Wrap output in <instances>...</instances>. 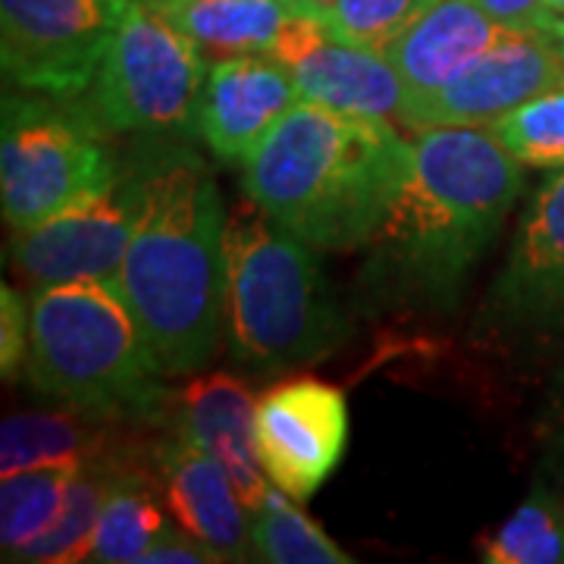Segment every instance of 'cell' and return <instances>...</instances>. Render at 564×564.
Instances as JSON below:
<instances>
[{"instance_id":"1","label":"cell","mask_w":564,"mask_h":564,"mask_svg":"<svg viewBox=\"0 0 564 564\" xmlns=\"http://www.w3.org/2000/svg\"><path fill=\"white\" fill-rule=\"evenodd\" d=\"M132 239L117 292L161 377L198 373L226 329V210L202 158L158 151L126 173Z\"/></svg>"},{"instance_id":"2","label":"cell","mask_w":564,"mask_h":564,"mask_svg":"<svg viewBox=\"0 0 564 564\" xmlns=\"http://www.w3.org/2000/svg\"><path fill=\"white\" fill-rule=\"evenodd\" d=\"M521 188L524 163L489 126L423 129L402 188L367 242V276L399 302L455 304Z\"/></svg>"},{"instance_id":"3","label":"cell","mask_w":564,"mask_h":564,"mask_svg":"<svg viewBox=\"0 0 564 564\" xmlns=\"http://www.w3.org/2000/svg\"><path fill=\"white\" fill-rule=\"evenodd\" d=\"M408 163L411 141L395 126L295 101L242 161V185L314 251H348L373 239Z\"/></svg>"},{"instance_id":"4","label":"cell","mask_w":564,"mask_h":564,"mask_svg":"<svg viewBox=\"0 0 564 564\" xmlns=\"http://www.w3.org/2000/svg\"><path fill=\"white\" fill-rule=\"evenodd\" d=\"M343 314L314 248L245 195L226 214V336L248 370L280 373L329 355Z\"/></svg>"},{"instance_id":"5","label":"cell","mask_w":564,"mask_h":564,"mask_svg":"<svg viewBox=\"0 0 564 564\" xmlns=\"http://www.w3.org/2000/svg\"><path fill=\"white\" fill-rule=\"evenodd\" d=\"M25 377L63 408L110 423L154 421L166 402L113 282H63L32 295Z\"/></svg>"},{"instance_id":"6","label":"cell","mask_w":564,"mask_h":564,"mask_svg":"<svg viewBox=\"0 0 564 564\" xmlns=\"http://www.w3.org/2000/svg\"><path fill=\"white\" fill-rule=\"evenodd\" d=\"M101 135L73 101L7 91L0 122L3 223L25 229L110 192L120 176Z\"/></svg>"},{"instance_id":"7","label":"cell","mask_w":564,"mask_h":564,"mask_svg":"<svg viewBox=\"0 0 564 564\" xmlns=\"http://www.w3.org/2000/svg\"><path fill=\"white\" fill-rule=\"evenodd\" d=\"M204 51L132 0L95 82L76 98L101 132L170 135L195 126L207 63Z\"/></svg>"},{"instance_id":"8","label":"cell","mask_w":564,"mask_h":564,"mask_svg":"<svg viewBox=\"0 0 564 564\" xmlns=\"http://www.w3.org/2000/svg\"><path fill=\"white\" fill-rule=\"evenodd\" d=\"M132 0H0L3 76L22 91L76 101L95 82Z\"/></svg>"},{"instance_id":"9","label":"cell","mask_w":564,"mask_h":564,"mask_svg":"<svg viewBox=\"0 0 564 564\" xmlns=\"http://www.w3.org/2000/svg\"><path fill=\"white\" fill-rule=\"evenodd\" d=\"M564 85V20L555 25H508L502 39L464 66L455 79L408 104L399 126H492L508 110Z\"/></svg>"},{"instance_id":"10","label":"cell","mask_w":564,"mask_h":564,"mask_svg":"<svg viewBox=\"0 0 564 564\" xmlns=\"http://www.w3.org/2000/svg\"><path fill=\"white\" fill-rule=\"evenodd\" d=\"M254 436L270 484L304 502L343 462L348 443L345 392L314 377L270 386L258 395Z\"/></svg>"},{"instance_id":"11","label":"cell","mask_w":564,"mask_h":564,"mask_svg":"<svg viewBox=\"0 0 564 564\" xmlns=\"http://www.w3.org/2000/svg\"><path fill=\"white\" fill-rule=\"evenodd\" d=\"M270 57L289 66L299 101L399 126L404 88L395 66L383 51L343 39L321 17L292 13Z\"/></svg>"},{"instance_id":"12","label":"cell","mask_w":564,"mask_h":564,"mask_svg":"<svg viewBox=\"0 0 564 564\" xmlns=\"http://www.w3.org/2000/svg\"><path fill=\"white\" fill-rule=\"evenodd\" d=\"M132 226V195L120 180L110 192L73 204L51 220L13 229L10 261L35 292L63 282H117Z\"/></svg>"},{"instance_id":"13","label":"cell","mask_w":564,"mask_h":564,"mask_svg":"<svg viewBox=\"0 0 564 564\" xmlns=\"http://www.w3.org/2000/svg\"><path fill=\"white\" fill-rule=\"evenodd\" d=\"M489 311L511 329H564V170L527 204Z\"/></svg>"},{"instance_id":"14","label":"cell","mask_w":564,"mask_h":564,"mask_svg":"<svg viewBox=\"0 0 564 564\" xmlns=\"http://www.w3.org/2000/svg\"><path fill=\"white\" fill-rule=\"evenodd\" d=\"M299 101L289 66L270 54H236L207 66L195 129L226 163H242L251 148Z\"/></svg>"},{"instance_id":"15","label":"cell","mask_w":564,"mask_h":564,"mask_svg":"<svg viewBox=\"0 0 564 564\" xmlns=\"http://www.w3.org/2000/svg\"><path fill=\"white\" fill-rule=\"evenodd\" d=\"M148 455L154 486L182 530L210 545L223 562L254 558L251 514L220 462L180 433L151 445Z\"/></svg>"},{"instance_id":"16","label":"cell","mask_w":564,"mask_h":564,"mask_svg":"<svg viewBox=\"0 0 564 564\" xmlns=\"http://www.w3.org/2000/svg\"><path fill=\"white\" fill-rule=\"evenodd\" d=\"M254 408L258 399L232 373H204L188 380L173 404L176 433L223 464L248 514L261 508L273 486L258 455Z\"/></svg>"},{"instance_id":"17","label":"cell","mask_w":564,"mask_h":564,"mask_svg":"<svg viewBox=\"0 0 564 564\" xmlns=\"http://www.w3.org/2000/svg\"><path fill=\"white\" fill-rule=\"evenodd\" d=\"M505 29L508 25L492 20L477 0H436L383 47L402 79V107L455 79L467 63L502 39Z\"/></svg>"},{"instance_id":"18","label":"cell","mask_w":564,"mask_h":564,"mask_svg":"<svg viewBox=\"0 0 564 564\" xmlns=\"http://www.w3.org/2000/svg\"><path fill=\"white\" fill-rule=\"evenodd\" d=\"M207 54H273L292 17L280 0H139Z\"/></svg>"},{"instance_id":"19","label":"cell","mask_w":564,"mask_h":564,"mask_svg":"<svg viewBox=\"0 0 564 564\" xmlns=\"http://www.w3.org/2000/svg\"><path fill=\"white\" fill-rule=\"evenodd\" d=\"M110 421L79 411H20L0 430V474L63 458H98L110 448Z\"/></svg>"},{"instance_id":"20","label":"cell","mask_w":564,"mask_h":564,"mask_svg":"<svg viewBox=\"0 0 564 564\" xmlns=\"http://www.w3.org/2000/svg\"><path fill=\"white\" fill-rule=\"evenodd\" d=\"M154 477L120 462V470L107 489L98 530L88 549V562L98 564H139L148 545L170 527L166 511L158 502Z\"/></svg>"},{"instance_id":"21","label":"cell","mask_w":564,"mask_h":564,"mask_svg":"<svg viewBox=\"0 0 564 564\" xmlns=\"http://www.w3.org/2000/svg\"><path fill=\"white\" fill-rule=\"evenodd\" d=\"M85 467V458H63V462L35 464L0 480V549L3 562L39 540L47 527L57 521L66 492Z\"/></svg>"},{"instance_id":"22","label":"cell","mask_w":564,"mask_h":564,"mask_svg":"<svg viewBox=\"0 0 564 564\" xmlns=\"http://www.w3.org/2000/svg\"><path fill=\"white\" fill-rule=\"evenodd\" d=\"M122 455L107 452L91 462H85L79 477L73 480L66 502H63L57 521L41 533L39 540L20 549L13 555V562H32V564H73L88 562V549L98 530L104 499L107 489L113 484L117 470H120Z\"/></svg>"},{"instance_id":"23","label":"cell","mask_w":564,"mask_h":564,"mask_svg":"<svg viewBox=\"0 0 564 564\" xmlns=\"http://www.w3.org/2000/svg\"><path fill=\"white\" fill-rule=\"evenodd\" d=\"M480 558L489 564L564 562L562 489L549 480H536L521 508L480 540Z\"/></svg>"},{"instance_id":"24","label":"cell","mask_w":564,"mask_h":564,"mask_svg":"<svg viewBox=\"0 0 564 564\" xmlns=\"http://www.w3.org/2000/svg\"><path fill=\"white\" fill-rule=\"evenodd\" d=\"M251 549L258 562L270 564H351L317 521L304 514L292 496L270 486L258 511H251Z\"/></svg>"},{"instance_id":"25","label":"cell","mask_w":564,"mask_h":564,"mask_svg":"<svg viewBox=\"0 0 564 564\" xmlns=\"http://www.w3.org/2000/svg\"><path fill=\"white\" fill-rule=\"evenodd\" d=\"M489 129L518 163L552 173L564 170V85L508 110Z\"/></svg>"},{"instance_id":"26","label":"cell","mask_w":564,"mask_h":564,"mask_svg":"<svg viewBox=\"0 0 564 564\" xmlns=\"http://www.w3.org/2000/svg\"><path fill=\"white\" fill-rule=\"evenodd\" d=\"M433 3L436 0H336L326 13V25L355 44L383 51Z\"/></svg>"},{"instance_id":"27","label":"cell","mask_w":564,"mask_h":564,"mask_svg":"<svg viewBox=\"0 0 564 564\" xmlns=\"http://www.w3.org/2000/svg\"><path fill=\"white\" fill-rule=\"evenodd\" d=\"M29 355V311L22 304L20 292L10 289V282L0 285V370L3 380H13L20 373Z\"/></svg>"},{"instance_id":"28","label":"cell","mask_w":564,"mask_h":564,"mask_svg":"<svg viewBox=\"0 0 564 564\" xmlns=\"http://www.w3.org/2000/svg\"><path fill=\"white\" fill-rule=\"evenodd\" d=\"M220 555L202 543L198 536H192L182 527H166L154 543L148 545V552L141 555L139 564H217Z\"/></svg>"},{"instance_id":"29","label":"cell","mask_w":564,"mask_h":564,"mask_svg":"<svg viewBox=\"0 0 564 564\" xmlns=\"http://www.w3.org/2000/svg\"><path fill=\"white\" fill-rule=\"evenodd\" d=\"M486 13L502 25H555L562 17H555L545 0H477Z\"/></svg>"},{"instance_id":"30","label":"cell","mask_w":564,"mask_h":564,"mask_svg":"<svg viewBox=\"0 0 564 564\" xmlns=\"http://www.w3.org/2000/svg\"><path fill=\"white\" fill-rule=\"evenodd\" d=\"M282 7H289L292 13H302V17H321L326 20V13L336 7V0H280Z\"/></svg>"},{"instance_id":"31","label":"cell","mask_w":564,"mask_h":564,"mask_svg":"<svg viewBox=\"0 0 564 564\" xmlns=\"http://www.w3.org/2000/svg\"><path fill=\"white\" fill-rule=\"evenodd\" d=\"M552 474H555V486L564 496V443H558V448L552 452Z\"/></svg>"},{"instance_id":"32","label":"cell","mask_w":564,"mask_h":564,"mask_svg":"<svg viewBox=\"0 0 564 564\" xmlns=\"http://www.w3.org/2000/svg\"><path fill=\"white\" fill-rule=\"evenodd\" d=\"M545 7H549V10H552L555 17H562V20H564V0H545Z\"/></svg>"},{"instance_id":"33","label":"cell","mask_w":564,"mask_h":564,"mask_svg":"<svg viewBox=\"0 0 564 564\" xmlns=\"http://www.w3.org/2000/svg\"><path fill=\"white\" fill-rule=\"evenodd\" d=\"M558 408H562V443H564V389H562V402H558Z\"/></svg>"}]
</instances>
